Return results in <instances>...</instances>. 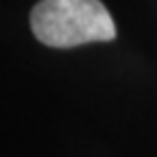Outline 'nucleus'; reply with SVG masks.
Returning a JSON list of instances; mask_svg holds the SVG:
<instances>
[{
  "mask_svg": "<svg viewBox=\"0 0 157 157\" xmlns=\"http://www.w3.org/2000/svg\"><path fill=\"white\" fill-rule=\"evenodd\" d=\"M31 31L50 48L116 39V22L101 0H39L31 9Z\"/></svg>",
  "mask_w": 157,
  "mask_h": 157,
  "instance_id": "1",
  "label": "nucleus"
}]
</instances>
